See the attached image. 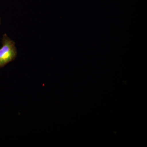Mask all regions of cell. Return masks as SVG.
Here are the masks:
<instances>
[{"mask_svg": "<svg viewBox=\"0 0 147 147\" xmlns=\"http://www.w3.org/2000/svg\"><path fill=\"white\" fill-rule=\"evenodd\" d=\"M2 40L3 46L0 49V68L14 60L17 55L15 42L6 34L3 35Z\"/></svg>", "mask_w": 147, "mask_h": 147, "instance_id": "1", "label": "cell"}, {"mask_svg": "<svg viewBox=\"0 0 147 147\" xmlns=\"http://www.w3.org/2000/svg\"><path fill=\"white\" fill-rule=\"evenodd\" d=\"M1 17H0V25H1Z\"/></svg>", "mask_w": 147, "mask_h": 147, "instance_id": "2", "label": "cell"}]
</instances>
